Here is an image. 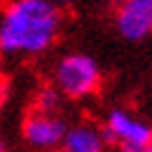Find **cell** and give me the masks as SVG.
<instances>
[{"label": "cell", "mask_w": 152, "mask_h": 152, "mask_svg": "<svg viewBox=\"0 0 152 152\" xmlns=\"http://www.w3.org/2000/svg\"><path fill=\"white\" fill-rule=\"evenodd\" d=\"M0 152H5V143L2 140H0Z\"/></svg>", "instance_id": "obj_10"}, {"label": "cell", "mask_w": 152, "mask_h": 152, "mask_svg": "<svg viewBox=\"0 0 152 152\" xmlns=\"http://www.w3.org/2000/svg\"><path fill=\"white\" fill-rule=\"evenodd\" d=\"M58 94L70 96V98H84L96 94L101 84V70L98 63L87 54H68L56 63L54 70Z\"/></svg>", "instance_id": "obj_2"}, {"label": "cell", "mask_w": 152, "mask_h": 152, "mask_svg": "<svg viewBox=\"0 0 152 152\" xmlns=\"http://www.w3.org/2000/svg\"><path fill=\"white\" fill-rule=\"evenodd\" d=\"M105 138H110L119 145H150L152 131L150 124L140 122L138 117L124 110H113L105 122Z\"/></svg>", "instance_id": "obj_5"}, {"label": "cell", "mask_w": 152, "mask_h": 152, "mask_svg": "<svg viewBox=\"0 0 152 152\" xmlns=\"http://www.w3.org/2000/svg\"><path fill=\"white\" fill-rule=\"evenodd\" d=\"M58 152H105V136L91 124H80L73 129H66Z\"/></svg>", "instance_id": "obj_6"}, {"label": "cell", "mask_w": 152, "mask_h": 152, "mask_svg": "<svg viewBox=\"0 0 152 152\" xmlns=\"http://www.w3.org/2000/svg\"><path fill=\"white\" fill-rule=\"evenodd\" d=\"M56 108H58V89H45L40 94L38 110L40 113H54Z\"/></svg>", "instance_id": "obj_7"}, {"label": "cell", "mask_w": 152, "mask_h": 152, "mask_svg": "<svg viewBox=\"0 0 152 152\" xmlns=\"http://www.w3.org/2000/svg\"><path fill=\"white\" fill-rule=\"evenodd\" d=\"M113 2H122V0H113Z\"/></svg>", "instance_id": "obj_11"}, {"label": "cell", "mask_w": 152, "mask_h": 152, "mask_svg": "<svg viewBox=\"0 0 152 152\" xmlns=\"http://www.w3.org/2000/svg\"><path fill=\"white\" fill-rule=\"evenodd\" d=\"M52 2H54V5H56L58 10H61V7H66V5H70L73 0H52Z\"/></svg>", "instance_id": "obj_9"}, {"label": "cell", "mask_w": 152, "mask_h": 152, "mask_svg": "<svg viewBox=\"0 0 152 152\" xmlns=\"http://www.w3.org/2000/svg\"><path fill=\"white\" fill-rule=\"evenodd\" d=\"M61 10L52 0H12L0 19L2 54H40L54 45Z\"/></svg>", "instance_id": "obj_1"}, {"label": "cell", "mask_w": 152, "mask_h": 152, "mask_svg": "<svg viewBox=\"0 0 152 152\" xmlns=\"http://www.w3.org/2000/svg\"><path fill=\"white\" fill-rule=\"evenodd\" d=\"M66 122L56 117L54 113H33L26 124H23V136L26 140L38 148V150H56L63 133H66Z\"/></svg>", "instance_id": "obj_4"}, {"label": "cell", "mask_w": 152, "mask_h": 152, "mask_svg": "<svg viewBox=\"0 0 152 152\" xmlns=\"http://www.w3.org/2000/svg\"><path fill=\"white\" fill-rule=\"evenodd\" d=\"M122 152H152L150 145H119Z\"/></svg>", "instance_id": "obj_8"}, {"label": "cell", "mask_w": 152, "mask_h": 152, "mask_svg": "<svg viewBox=\"0 0 152 152\" xmlns=\"http://www.w3.org/2000/svg\"><path fill=\"white\" fill-rule=\"evenodd\" d=\"M115 23L124 40H145L152 33V0H122L117 7Z\"/></svg>", "instance_id": "obj_3"}]
</instances>
